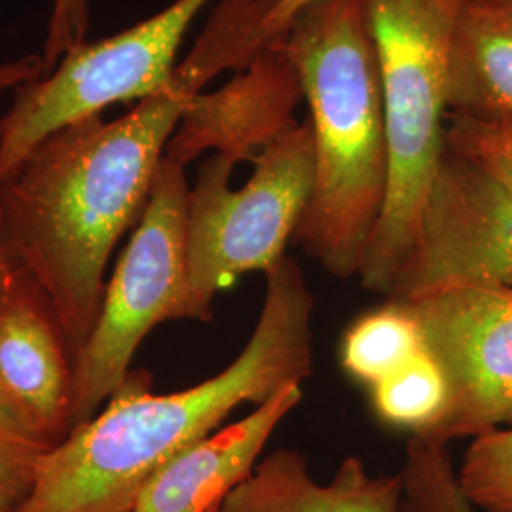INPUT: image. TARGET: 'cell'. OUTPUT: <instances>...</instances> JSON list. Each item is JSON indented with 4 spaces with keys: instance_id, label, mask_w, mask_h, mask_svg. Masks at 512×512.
Listing matches in <instances>:
<instances>
[{
    "instance_id": "cell-1",
    "label": "cell",
    "mask_w": 512,
    "mask_h": 512,
    "mask_svg": "<svg viewBox=\"0 0 512 512\" xmlns=\"http://www.w3.org/2000/svg\"><path fill=\"white\" fill-rule=\"evenodd\" d=\"M209 80L186 55L162 92L116 120L97 114L55 131L0 184L6 260L50 300L74 357L97 321L114 247L141 219L184 110Z\"/></svg>"
},
{
    "instance_id": "cell-2",
    "label": "cell",
    "mask_w": 512,
    "mask_h": 512,
    "mask_svg": "<svg viewBox=\"0 0 512 512\" xmlns=\"http://www.w3.org/2000/svg\"><path fill=\"white\" fill-rule=\"evenodd\" d=\"M313 294L291 256L266 274L255 330L219 374L156 395L152 378L131 370L92 420L76 425L40 465L18 512H131L148 482L186 448L215 433L238 406L264 403L313 368Z\"/></svg>"
},
{
    "instance_id": "cell-3",
    "label": "cell",
    "mask_w": 512,
    "mask_h": 512,
    "mask_svg": "<svg viewBox=\"0 0 512 512\" xmlns=\"http://www.w3.org/2000/svg\"><path fill=\"white\" fill-rule=\"evenodd\" d=\"M310 107L315 179L294 234L338 279L357 277L387 194L382 76L366 0H317L281 40Z\"/></svg>"
},
{
    "instance_id": "cell-4",
    "label": "cell",
    "mask_w": 512,
    "mask_h": 512,
    "mask_svg": "<svg viewBox=\"0 0 512 512\" xmlns=\"http://www.w3.org/2000/svg\"><path fill=\"white\" fill-rule=\"evenodd\" d=\"M465 0H366L382 76L387 194L359 279L389 296L420 230L446 152L450 54Z\"/></svg>"
},
{
    "instance_id": "cell-5",
    "label": "cell",
    "mask_w": 512,
    "mask_h": 512,
    "mask_svg": "<svg viewBox=\"0 0 512 512\" xmlns=\"http://www.w3.org/2000/svg\"><path fill=\"white\" fill-rule=\"evenodd\" d=\"M253 164L249 181L234 190L236 165L213 154L190 188L186 287L175 321H211L220 289L239 275L270 274L287 256L315 179L310 122L262 148Z\"/></svg>"
},
{
    "instance_id": "cell-6",
    "label": "cell",
    "mask_w": 512,
    "mask_h": 512,
    "mask_svg": "<svg viewBox=\"0 0 512 512\" xmlns=\"http://www.w3.org/2000/svg\"><path fill=\"white\" fill-rule=\"evenodd\" d=\"M183 165L164 158L84 346L74 357V427L126 382L150 330L175 321L186 287L188 194ZM73 427V429H74Z\"/></svg>"
},
{
    "instance_id": "cell-7",
    "label": "cell",
    "mask_w": 512,
    "mask_h": 512,
    "mask_svg": "<svg viewBox=\"0 0 512 512\" xmlns=\"http://www.w3.org/2000/svg\"><path fill=\"white\" fill-rule=\"evenodd\" d=\"M209 2L175 0L114 37L76 42L50 73L19 86L0 118V184L55 131L167 88L184 37Z\"/></svg>"
},
{
    "instance_id": "cell-8",
    "label": "cell",
    "mask_w": 512,
    "mask_h": 512,
    "mask_svg": "<svg viewBox=\"0 0 512 512\" xmlns=\"http://www.w3.org/2000/svg\"><path fill=\"white\" fill-rule=\"evenodd\" d=\"M397 302L414 317L446 391L439 418L416 437L448 446L512 427V289L450 281Z\"/></svg>"
},
{
    "instance_id": "cell-9",
    "label": "cell",
    "mask_w": 512,
    "mask_h": 512,
    "mask_svg": "<svg viewBox=\"0 0 512 512\" xmlns=\"http://www.w3.org/2000/svg\"><path fill=\"white\" fill-rule=\"evenodd\" d=\"M450 281L512 289V200L446 145L414 247L385 298L408 300Z\"/></svg>"
},
{
    "instance_id": "cell-10",
    "label": "cell",
    "mask_w": 512,
    "mask_h": 512,
    "mask_svg": "<svg viewBox=\"0 0 512 512\" xmlns=\"http://www.w3.org/2000/svg\"><path fill=\"white\" fill-rule=\"evenodd\" d=\"M74 349L50 300L12 270L0 287V420L55 448L73 431Z\"/></svg>"
},
{
    "instance_id": "cell-11",
    "label": "cell",
    "mask_w": 512,
    "mask_h": 512,
    "mask_svg": "<svg viewBox=\"0 0 512 512\" xmlns=\"http://www.w3.org/2000/svg\"><path fill=\"white\" fill-rule=\"evenodd\" d=\"M302 99L296 65L279 42L256 55L224 88L192 97L165 158L183 167L203 152L234 165L253 162L262 148L296 126L294 110Z\"/></svg>"
},
{
    "instance_id": "cell-12",
    "label": "cell",
    "mask_w": 512,
    "mask_h": 512,
    "mask_svg": "<svg viewBox=\"0 0 512 512\" xmlns=\"http://www.w3.org/2000/svg\"><path fill=\"white\" fill-rule=\"evenodd\" d=\"M304 399L302 384L275 391L255 412L186 448L154 476L131 512H217L255 471L266 442Z\"/></svg>"
},
{
    "instance_id": "cell-13",
    "label": "cell",
    "mask_w": 512,
    "mask_h": 512,
    "mask_svg": "<svg viewBox=\"0 0 512 512\" xmlns=\"http://www.w3.org/2000/svg\"><path fill=\"white\" fill-rule=\"evenodd\" d=\"M403 475L372 473L357 456L344 459L329 482H317L310 461L279 448L222 501L219 512H401Z\"/></svg>"
},
{
    "instance_id": "cell-14",
    "label": "cell",
    "mask_w": 512,
    "mask_h": 512,
    "mask_svg": "<svg viewBox=\"0 0 512 512\" xmlns=\"http://www.w3.org/2000/svg\"><path fill=\"white\" fill-rule=\"evenodd\" d=\"M450 110L480 120H512V12L465 0L450 54Z\"/></svg>"
},
{
    "instance_id": "cell-15",
    "label": "cell",
    "mask_w": 512,
    "mask_h": 512,
    "mask_svg": "<svg viewBox=\"0 0 512 512\" xmlns=\"http://www.w3.org/2000/svg\"><path fill=\"white\" fill-rule=\"evenodd\" d=\"M423 349L420 329L403 304L385 300L349 327L340 361L349 376L370 389L399 372Z\"/></svg>"
},
{
    "instance_id": "cell-16",
    "label": "cell",
    "mask_w": 512,
    "mask_h": 512,
    "mask_svg": "<svg viewBox=\"0 0 512 512\" xmlns=\"http://www.w3.org/2000/svg\"><path fill=\"white\" fill-rule=\"evenodd\" d=\"M372 404L380 420L391 427L421 435L439 418L444 406V380L425 349L384 382L374 385Z\"/></svg>"
},
{
    "instance_id": "cell-17",
    "label": "cell",
    "mask_w": 512,
    "mask_h": 512,
    "mask_svg": "<svg viewBox=\"0 0 512 512\" xmlns=\"http://www.w3.org/2000/svg\"><path fill=\"white\" fill-rule=\"evenodd\" d=\"M401 512H478L459 490L446 444L410 437L404 450Z\"/></svg>"
},
{
    "instance_id": "cell-18",
    "label": "cell",
    "mask_w": 512,
    "mask_h": 512,
    "mask_svg": "<svg viewBox=\"0 0 512 512\" xmlns=\"http://www.w3.org/2000/svg\"><path fill=\"white\" fill-rule=\"evenodd\" d=\"M456 478L476 511L512 512V427L471 440Z\"/></svg>"
},
{
    "instance_id": "cell-19",
    "label": "cell",
    "mask_w": 512,
    "mask_h": 512,
    "mask_svg": "<svg viewBox=\"0 0 512 512\" xmlns=\"http://www.w3.org/2000/svg\"><path fill=\"white\" fill-rule=\"evenodd\" d=\"M446 145L478 165L512 200V120L450 114Z\"/></svg>"
},
{
    "instance_id": "cell-20",
    "label": "cell",
    "mask_w": 512,
    "mask_h": 512,
    "mask_svg": "<svg viewBox=\"0 0 512 512\" xmlns=\"http://www.w3.org/2000/svg\"><path fill=\"white\" fill-rule=\"evenodd\" d=\"M50 450L0 420V512H18L23 507Z\"/></svg>"
},
{
    "instance_id": "cell-21",
    "label": "cell",
    "mask_w": 512,
    "mask_h": 512,
    "mask_svg": "<svg viewBox=\"0 0 512 512\" xmlns=\"http://www.w3.org/2000/svg\"><path fill=\"white\" fill-rule=\"evenodd\" d=\"M88 0H55L54 16L50 23V35L46 42L44 59V74L50 73L59 61V55L84 40L86 21H88Z\"/></svg>"
},
{
    "instance_id": "cell-22",
    "label": "cell",
    "mask_w": 512,
    "mask_h": 512,
    "mask_svg": "<svg viewBox=\"0 0 512 512\" xmlns=\"http://www.w3.org/2000/svg\"><path fill=\"white\" fill-rule=\"evenodd\" d=\"M317 0H275L272 8L264 14L262 21L256 27L253 37V55H260L266 48L279 44L291 23L298 18L308 6Z\"/></svg>"
},
{
    "instance_id": "cell-23",
    "label": "cell",
    "mask_w": 512,
    "mask_h": 512,
    "mask_svg": "<svg viewBox=\"0 0 512 512\" xmlns=\"http://www.w3.org/2000/svg\"><path fill=\"white\" fill-rule=\"evenodd\" d=\"M44 76L42 55H25L14 61L0 63V95L18 90L19 86Z\"/></svg>"
},
{
    "instance_id": "cell-24",
    "label": "cell",
    "mask_w": 512,
    "mask_h": 512,
    "mask_svg": "<svg viewBox=\"0 0 512 512\" xmlns=\"http://www.w3.org/2000/svg\"><path fill=\"white\" fill-rule=\"evenodd\" d=\"M0 264H2V266L12 268V266H10V262L6 260V255H4V245H2V211H0Z\"/></svg>"
},
{
    "instance_id": "cell-25",
    "label": "cell",
    "mask_w": 512,
    "mask_h": 512,
    "mask_svg": "<svg viewBox=\"0 0 512 512\" xmlns=\"http://www.w3.org/2000/svg\"><path fill=\"white\" fill-rule=\"evenodd\" d=\"M12 270H14V268H8V266H2V264H0V287H2L4 281L10 277Z\"/></svg>"
},
{
    "instance_id": "cell-26",
    "label": "cell",
    "mask_w": 512,
    "mask_h": 512,
    "mask_svg": "<svg viewBox=\"0 0 512 512\" xmlns=\"http://www.w3.org/2000/svg\"><path fill=\"white\" fill-rule=\"evenodd\" d=\"M490 2H494L499 8H503L507 12H512V0H490Z\"/></svg>"
},
{
    "instance_id": "cell-27",
    "label": "cell",
    "mask_w": 512,
    "mask_h": 512,
    "mask_svg": "<svg viewBox=\"0 0 512 512\" xmlns=\"http://www.w3.org/2000/svg\"><path fill=\"white\" fill-rule=\"evenodd\" d=\"M217 512H219V511H217Z\"/></svg>"
}]
</instances>
